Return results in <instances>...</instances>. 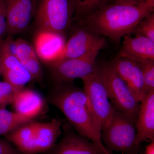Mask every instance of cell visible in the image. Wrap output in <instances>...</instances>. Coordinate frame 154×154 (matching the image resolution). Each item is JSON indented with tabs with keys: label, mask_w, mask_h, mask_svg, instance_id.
Instances as JSON below:
<instances>
[{
	"label": "cell",
	"mask_w": 154,
	"mask_h": 154,
	"mask_svg": "<svg viewBox=\"0 0 154 154\" xmlns=\"http://www.w3.org/2000/svg\"><path fill=\"white\" fill-rule=\"evenodd\" d=\"M154 5L142 0L114 2L79 21L82 27L97 35L119 42L131 34L140 22L154 12Z\"/></svg>",
	"instance_id": "6da1fadb"
},
{
	"label": "cell",
	"mask_w": 154,
	"mask_h": 154,
	"mask_svg": "<svg viewBox=\"0 0 154 154\" xmlns=\"http://www.w3.org/2000/svg\"><path fill=\"white\" fill-rule=\"evenodd\" d=\"M69 83L57 84L50 95V103L61 111L76 132L96 144L105 152L112 154L102 142V129L85 92Z\"/></svg>",
	"instance_id": "7a4b0ae2"
},
{
	"label": "cell",
	"mask_w": 154,
	"mask_h": 154,
	"mask_svg": "<svg viewBox=\"0 0 154 154\" xmlns=\"http://www.w3.org/2000/svg\"><path fill=\"white\" fill-rule=\"evenodd\" d=\"M101 137L104 145L112 152L139 153L142 150L137 140L135 122L115 108L111 122L102 131Z\"/></svg>",
	"instance_id": "3957f363"
},
{
	"label": "cell",
	"mask_w": 154,
	"mask_h": 154,
	"mask_svg": "<svg viewBox=\"0 0 154 154\" xmlns=\"http://www.w3.org/2000/svg\"><path fill=\"white\" fill-rule=\"evenodd\" d=\"M75 13L73 0H38L35 23L38 30L63 35L71 25Z\"/></svg>",
	"instance_id": "277c9868"
},
{
	"label": "cell",
	"mask_w": 154,
	"mask_h": 154,
	"mask_svg": "<svg viewBox=\"0 0 154 154\" xmlns=\"http://www.w3.org/2000/svg\"><path fill=\"white\" fill-rule=\"evenodd\" d=\"M97 73L105 84L114 108L128 115L136 123L140 102L132 90L116 72L110 63L98 64Z\"/></svg>",
	"instance_id": "5b68a950"
},
{
	"label": "cell",
	"mask_w": 154,
	"mask_h": 154,
	"mask_svg": "<svg viewBox=\"0 0 154 154\" xmlns=\"http://www.w3.org/2000/svg\"><path fill=\"white\" fill-rule=\"evenodd\" d=\"M103 48H96L80 57L59 61L51 66L53 79L57 84L70 82L95 73L98 70L96 58Z\"/></svg>",
	"instance_id": "8992f818"
},
{
	"label": "cell",
	"mask_w": 154,
	"mask_h": 154,
	"mask_svg": "<svg viewBox=\"0 0 154 154\" xmlns=\"http://www.w3.org/2000/svg\"><path fill=\"white\" fill-rule=\"evenodd\" d=\"M83 89L88 96L91 108L102 131L107 128L113 117L114 107L105 84L97 71L82 79Z\"/></svg>",
	"instance_id": "52a82bcc"
},
{
	"label": "cell",
	"mask_w": 154,
	"mask_h": 154,
	"mask_svg": "<svg viewBox=\"0 0 154 154\" xmlns=\"http://www.w3.org/2000/svg\"><path fill=\"white\" fill-rule=\"evenodd\" d=\"M8 36L25 32L35 16L37 0H3Z\"/></svg>",
	"instance_id": "ba28073f"
},
{
	"label": "cell",
	"mask_w": 154,
	"mask_h": 154,
	"mask_svg": "<svg viewBox=\"0 0 154 154\" xmlns=\"http://www.w3.org/2000/svg\"><path fill=\"white\" fill-rule=\"evenodd\" d=\"M63 135L48 152L50 154H108L99 146L76 132L69 123H63Z\"/></svg>",
	"instance_id": "9c48e42d"
},
{
	"label": "cell",
	"mask_w": 154,
	"mask_h": 154,
	"mask_svg": "<svg viewBox=\"0 0 154 154\" xmlns=\"http://www.w3.org/2000/svg\"><path fill=\"white\" fill-rule=\"evenodd\" d=\"M105 45V37L82 27L75 30L67 41L60 60L80 57L96 48H104Z\"/></svg>",
	"instance_id": "30bf717a"
},
{
	"label": "cell",
	"mask_w": 154,
	"mask_h": 154,
	"mask_svg": "<svg viewBox=\"0 0 154 154\" xmlns=\"http://www.w3.org/2000/svg\"><path fill=\"white\" fill-rule=\"evenodd\" d=\"M66 43L63 35L37 30L33 46L38 59L51 66L60 59Z\"/></svg>",
	"instance_id": "8fae6325"
},
{
	"label": "cell",
	"mask_w": 154,
	"mask_h": 154,
	"mask_svg": "<svg viewBox=\"0 0 154 154\" xmlns=\"http://www.w3.org/2000/svg\"><path fill=\"white\" fill-rule=\"evenodd\" d=\"M110 63L140 102L143 99V81L142 71L138 62L129 58L116 56Z\"/></svg>",
	"instance_id": "7c38bea8"
},
{
	"label": "cell",
	"mask_w": 154,
	"mask_h": 154,
	"mask_svg": "<svg viewBox=\"0 0 154 154\" xmlns=\"http://www.w3.org/2000/svg\"><path fill=\"white\" fill-rule=\"evenodd\" d=\"M140 102L136 127L138 142L141 144L154 141V90Z\"/></svg>",
	"instance_id": "4fadbf2b"
},
{
	"label": "cell",
	"mask_w": 154,
	"mask_h": 154,
	"mask_svg": "<svg viewBox=\"0 0 154 154\" xmlns=\"http://www.w3.org/2000/svg\"><path fill=\"white\" fill-rule=\"evenodd\" d=\"M122 46L116 56L138 60H154V41L145 36L131 34L125 36Z\"/></svg>",
	"instance_id": "5bb4252c"
},
{
	"label": "cell",
	"mask_w": 154,
	"mask_h": 154,
	"mask_svg": "<svg viewBox=\"0 0 154 154\" xmlns=\"http://www.w3.org/2000/svg\"><path fill=\"white\" fill-rule=\"evenodd\" d=\"M11 105L15 112L33 120L42 113L45 102L39 93L31 89L24 88L18 93Z\"/></svg>",
	"instance_id": "9a60e30c"
},
{
	"label": "cell",
	"mask_w": 154,
	"mask_h": 154,
	"mask_svg": "<svg viewBox=\"0 0 154 154\" xmlns=\"http://www.w3.org/2000/svg\"><path fill=\"white\" fill-rule=\"evenodd\" d=\"M64 120L53 119L47 122H35V140L37 154L48 152L55 146L62 134Z\"/></svg>",
	"instance_id": "2e32d148"
},
{
	"label": "cell",
	"mask_w": 154,
	"mask_h": 154,
	"mask_svg": "<svg viewBox=\"0 0 154 154\" xmlns=\"http://www.w3.org/2000/svg\"><path fill=\"white\" fill-rule=\"evenodd\" d=\"M36 121L20 127L5 136L6 139L22 154H37L35 140Z\"/></svg>",
	"instance_id": "e0dca14e"
},
{
	"label": "cell",
	"mask_w": 154,
	"mask_h": 154,
	"mask_svg": "<svg viewBox=\"0 0 154 154\" xmlns=\"http://www.w3.org/2000/svg\"><path fill=\"white\" fill-rule=\"evenodd\" d=\"M35 121L6 108H0V136H5L14 130Z\"/></svg>",
	"instance_id": "ac0fdd59"
},
{
	"label": "cell",
	"mask_w": 154,
	"mask_h": 154,
	"mask_svg": "<svg viewBox=\"0 0 154 154\" xmlns=\"http://www.w3.org/2000/svg\"><path fill=\"white\" fill-rule=\"evenodd\" d=\"M1 74L2 75L4 81L9 83L19 90L24 89L27 83L33 80L31 75L25 69L22 70H2Z\"/></svg>",
	"instance_id": "d6986e66"
},
{
	"label": "cell",
	"mask_w": 154,
	"mask_h": 154,
	"mask_svg": "<svg viewBox=\"0 0 154 154\" xmlns=\"http://www.w3.org/2000/svg\"><path fill=\"white\" fill-rule=\"evenodd\" d=\"M10 38V46L11 50L19 61L30 57L37 56L34 46L28 42L18 38L15 41Z\"/></svg>",
	"instance_id": "ffe728a7"
},
{
	"label": "cell",
	"mask_w": 154,
	"mask_h": 154,
	"mask_svg": "<svg viewBox=\"0 0 154 154\" xmlns=\"http://www.w3.org/2000/svg\"><path fill=\"white\" fill-rule=\"evenodd\" d=\"M143 76V98L150 91L154 90V60H138Z\"/></svg>",
	"instance_id": "44dd1931"
},
{
	"label": "cell",
	"mask_w": 154,
	"mask_h": 154,
	"mask_svg": "<svg viewBox=\"0 0 154 154\" xmlns=\"http://www.w3.org/2000/svg\"><path fill=\"white\" fill-rule=\"evenodd\" d=\"M21 91L5 81L0 82V108L12 104Z\"/></svg>",
	"instance_id": "7402d4cb"
},
{
	"label": "cell",
	"mask_w": 154,
	"mask_h": 154,
	"mask_svg": "<svg viewBox=\"0 0 154 154\" xmlns=\"http://www.w3.org/2000/svg\"><path fill=\"white\" fill-rule=\"evenodd\" d=\"M132 33L147 37L154 41V14L145 17L138 24Z\"/></svg>",
	"instance_id": "603a6c76"
},
{
	"label": "cell",
	"mask_w": 154,
	"mask_h": 154,
	"mask_svg": "<svg viewBox=\"0 0 154 154\" xmlns=\"http://www.w3.org/2000/svg\"><path fill=\"white\" fill-rule=\"evenodd\" d=\"M108 0H85L74 19L79 21L107 5Z\"/></svg>",
	"instance_id": "cb8c5ba5"
},
{
	"label": "cell",
	"mask_w": 154,
	"mask_h": 154,
	"mask_svg": "<svg viewBox=\"0 0 154 154\" xmlns=\"http://www.w3.org/2000/svg\"><path fill=\"white\" fill-rule=\"evenodd\" d=\"M22 66L29 73L33 80L42 79V69L38 57H30L19 61Z\"/></svg>",
	"instance_id": "d4e9b609"
},
{
	"label": "cell",
	"mask_w": 154,
	"mask_h": 154,
	"mask_svg": "<svg viewBox=\"0 0 154 154\" xmlns=\"http://www.w3.org/2000/svg\"><path fill=\"white\" fill-rule=\"evenodd\" d=\"M0 154H22L7 140L0 139Z\"/></svg>",
	"instance_id": "484cf974"
},
{
	"label": "cell",
	"mask_w": 154,
	"mask_h": 154,
	"mask_svg": "<svg viewBox=\"0 0 154 154\" xmlns=\"http://www.w3.org/2000/svg\"><path fill=\"white\" fill-rule=\"evenodd\" d=\"M6 35H7V26L5 10L0 13V44L5 40Z\"/></svg>",
	"instance_id": "4316f807"
},
{
	"label": "cell",
	"mask_w": 154,
	"mask_h": 154,
	"mask_svg": "<svg viewBox=\"0 0 154 154\" xmlns=\"http://www.w3.org/2000/svg\"><path fill=\"white\" fill-rule=\"evenodd\" d=\"M144 154H154V141L146 146Z\"/></svg>",
	"instance_id": "83f0119b"
},
{
	"label": "cell",
	"mask_w": 154,
	"mask_h": 154,
	"mask_svg": "<svg viewBox=\"0 0 154 154\" xmlns=\"http://www.w3.org/2000/svg\"><path fill=\"white\" fill-rule=\"evenodd\" d=\"M5 10V5L3 0H0V13Z\"/></svg>",
	"instance_id": "f1b7e54d"
},
{
	"label": "cell",
	"mask_w": 154,
	"mask_h": 154,
	"mask_svg": "<svg viewBox=\"0 0 154 154\" xmlns=\"http://www.w3.org/2000/svg\"><path fill=\"white\" fill-rule=\"evenodd\" d=\"M113 1H114V2H120V1H129V0H113ZM142 1H146V2H148V0H142Z\"/></svg>",
	"instance_id": "f546056e"
},
{
	"label": "cell",
	"mask_w": 154,
	"mask_h": 154,
	"mask_svg": "<svg viewBox=\"0 0 154 154\" xmlns=\"http://www.w3.org/2000/svg\"><path fill=\"white\" fill-rule=\"evenodd\" d=\"M148 2L150 4H152L154 5V0H148Z\"/></svg>",
	"instance_id": "4dcf8cb0"
},
{
	"label": "cell",
	"mask_w": 154,
	"mask_h": 154,
	"mask_svg": "<svg viewBox=\"0 0 154 154\" xmlns=\"http://www.w3.org/2000/svg\"><path fill=\"white\" fill-rule=\"evenodd\" d=\"M125 154H139V153H127Z\"/></svg>",
	"instance_id": "1f68e13d"
},
{
	"label": "cell",
	"mask_w": 154,
	"mask_h": 154,
	"mask_svg": "<svg viewBox=\"0 0 154 154\" xmlns=\"http://www.w3.org/2000/svg\"><path fill=\"white\" fill-rule=\"evenodd\" d=\"M1 63H0V74H1Z\"/></svg>",
	"instance_id": "d6a6232c"
}]
</instances>
